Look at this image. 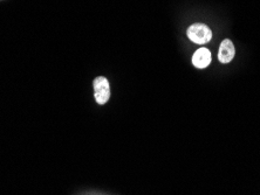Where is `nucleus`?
Instances as JSON below:
<instances>
[{"instance_id": "f257e3e1", "label": "nucleus", "mask_w": 260, "mask_h": 195, "mask_svg": "<svg viewBox=\"0 0 260 195\" xmlns=\"http://www.w3.org/2000/svg\"><path fill=\"white\" fill-rule=\"evenodd\" d=\"M188 37L198 45H204L212 39V32L204 24H193L188 28Z\"/></svg>"}, {"instance_id": "f03ea898", "label": "nucleus", "mask_w": 260, "mask_h": 195, "mask_svg": "<svg viewBox=\"0 0 260 195\" xmlns=\"http://www.w3.org/2000/svg\"><path fill=\"white\" fill-rule=\"evenodd\" d=\"M94 93H95V99L99 104H105L108 102L110 97V87L108 80L103 76L96 77L94 80Z\"/></svg>"}, {"instance_id": "7ed1b4c3", "label": "nucleus", "mask_w": 260, "mask_h": 195, "mask_svg": "<svg viewBox=\"0 0 260 195\" xmlns=\"http://www.w3.org/2000/svg\"><path fill=\"white\" fill-rule=\"evenodd\" d=\"M235 54H236V51H235V46H233V42L229 39H225L221 41L219 52H218V60H219L221 63H229L233 60Z\"/></svg>"}, {"instance_id": "20e7f679", "label": "nucleus", "mask_w": 260, "mask_h": 195, "mask_svg": "<svg viewBox=\"0 0 260 195\" xmlns=\"http://www.w3.org/2000/svg\"><path fill=\"white\" fill-rule=\"evenodd\" d=\"M211 63V53L206 48H200L192 56V64L198 69H204Z\"/></svg>"}]
</instances>
